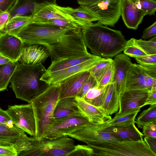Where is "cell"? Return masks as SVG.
Returning <instances> with one entry per match:
<instances>
[{
  "instance_id": "6da1fadb",
  "label": "cell",
  "mask_w": 156,
  "mask_h": 156,
  "mask_svg": "<svg viewBox=\"0 0 156 156\" xmlns=\"http://www.w3.org/2000/svg\"><path fill=\"white\" fill-rule=\"evenodd\" d=\"M68 136L86 143L93 150V156H129L137 144V141L121 138L103 131L90 122Z\"/></svg>"
},
{
  "instance_id": "7a4b0ae2",
  "label": "cell",
  "mask_w": 156,
  "mask_h": 156,
  "mask_svg": "<svg viewBox=\"0 0 156 156\" xmlns=\"http://www.w3.org/2000/svg\"><path fill=\"white\" fill-rule=\"evenodd\" d=\"M82 31L87 47L96 56L113 57L124 50L127 42L121 31L98 22L84 27Z\"/></svg>"
},
{
  "instance_id": "3957f363",
  "label": "cell",
  "mask_w": 156,
  "mask_h": 156,
  "mask_svg": "<svg viewBox=\"0 0 156 156\" xmlns=\"http://www.w3.org/2000/svg\"><path fill=\"white\" fill-rule=\"evenodd\" d=\"M47 69L42 63L28 65L18 63L11 77L10 87L16 97L29 103L50 85L41 80Z\"/></svg>"
},
{
  "instance_id": "277c9868",
  "label": "cell",
  "mask_w": 156,
  "mask_h": 156,
  "mask_svg": "<svg viewBox=\"0 0 156 156\" xmlns=\"http://www.w3.org/2000/svg\"><path fill=\"white\" fill-rule=\"evenodd\" d=\"M59 84L50 85L31 101L36 125L34 137L38 139L44 137L53 122L54 112L59 100Z\"/></svg>"
},
{
  "instance_id": "5b68a950",
  "label": "cell",
  "mask_w": 156,
  "mask_h": 156,
  "mask_svg": "<svg viewBox=\"0 0 156 156\" xmlns=\"http://www.w3.org/2000/svg\"><path fill=\"white\" fill-rule=\"evenodd\" d=\"M73 30L32 22L15 35L24 44H41L49 48L51 45L58 42L64 35Z\"/></svg>"
},
{
  "instance_id": "8992f818",
  "label": "cell",
  "mask_w": 156,
  "mask_h": 156,
  "mask_svg": "<svg viewBox=\"0 0 156 156\" xmlns=\"http://www.w3.org/2000/svg\"><path fill=\"white\" fill-rule=\"evenodd\" d=\"M51 62L84 57L89 55L82 29L72 30L64 35L57 43L49 47Z\"/></svg>"
},
{
  "instance_id": "52a82bcc",
  "label": "cell",
  "mask_w": 156,
  "mask_h": 156,
  "mask_svg": "<svg viewBox=\"0 0 156 156\" xmlns=\"http://www.w3.org/2000/svg\"><path fill=\"white\" fill-rule=\"evenodd\" d=\"M31 147L18 156H67L75 147L72 138L68 136L51 139L30 137Z\"/></svg>"
},
{
  "instance_id": "ba28073f",
  "label": "cell",
  "mask_w": 156,
  "mask_h": 156,
  "mask_svg": "<svg viewBox=\"0 0 156 156\" xmlns=\"http://www.w3.org/2000/svg\"><path fill=\"white\" fill-rule=\"evenodd\" d=\"M84 8L105 26L114 27L121 16L122 0H77Z\"/></svg>"
},
{
  "instance_id": "9c48e42d",
  "label": "cell",
  "mask_w": 156,
  "mask_h": 156,
  "mask_svg": "<svg viewBox=\"0 0 156 156\" xmlns=\"http://www.w3.org/2000/svg\"><path fill=\"white\" fill-rule=\"evenodd\" d=\"M6 111L14 125L30 136H35L36 122L31 103L25 105H9Z\"/></svg>"
},
{
  "instance_id": "30bf717a",
  "label": "cell",
  "mask_w": 156,
  "mask_h": 156,
  "mask_svg": "<svg viewBox=\"0 0 156 156\" xmlns=\"http://www.w3.org/2000/svg\"><path fill=\"white\" fill-rule=\"evenodd\" d=\"M83 115H72L54 119L44 136L53 139L68 136L79 130L89 123Z\"/></svg>"
},
{
  "instance_id": "8fae6325",
  "label": "cell",
  "mask_w": 156,
  "mask_h": 156,
  "mask_svg": "<svg viewBox=\"0 0 156 156\" xmlns=\"http://www.w3.org/2000/svg\"><path fill=\"white\" fill-rule=\"evenodd\" d=\"M104 58L97 56L94 58L64 69L51 72H46L40 80L50 85L59 84L76 74L88 70Z\"/></svg>"
},
{
  "instance_id": "7c38bea8",
  "label": "cell",
  "mask_w": 156,
  "mask_h": 156,
  "mask_svg": "<svg viewBox=\"0 0 156 156\" xmlns=\"http://www.w3.org/2000/svg\"><path fill=\"white\" fill-rule=\"evenodd\" d=\"M126 27L136 30L145 16L141 9L140 0H122L121 16Z\"/></svg>"
},
{
  "instance_id": "4fadbf2b",
  "label": "cell",
  "mask_w": 156,
  "mask_h": 156,
  "mask_svg": "<svg viewBox=\"0 0 156 156\" xmlns=\"http://www.w3.org/2000/svg\"><path fill=\"white\" fill-rule=\"evenodd\" d=\"M149 91L142 89L126 90L119 95V106L118 113L145 105Z\"/></svg>"
},
{
  "instance_id": "5bb4252c",
  "label": "cell",
  "mask_w": 156,
  "mask_h": 156,
  "mask_svg": "<svg viewBox=\"0 0 156 156\" xmlns=\"http://www.w3.org/2000/svg\"><path fill=\"white\" fill-rule=\"evenodd\" d=\"M50 55L49 48L44 45L24 44L17 62L25 65H37L43 63Z\"/></svg>"
},
{
  "instance_id": "9a60e30c",
  "label": "cell",
  "mask_w": 156,
  "mask_h": 156,
  "mask_svg": "<svg viewBox=\"0 0 156 156\" xmlns=\"http://www.w3.org/2000/svg\"><path fill=\"white\" fill-rule=\"evenodd\" d=\"M32 16V22L37 23H41L51 20L60 19L75 23L80 25L83 28L90 24L77 21L60 9L56 3L50 4L44 6Z\"/></svg>"
},
{
  "instance_id": "2e32d148",
  "label": "cell",
  "mask_w": 156,
  "mask_h": 156,
  "mask_svg": "<svg viewBox=\"0 0 156 156\" xmlns=\"http://www.w3.org/2000/svg\"><path fill=\"white\" fill-rule=\"evenodd\" d=\"M115 71L112 83L117 94L119 95L126 90V83L128 71L133 63L129 56L123 54H118L113 60Z\"/></svg>"
},
{
  "instance_id": "e0dca14e",
  "label": "cell",
  "mask_w": 156,
  "mask_h": 156,
  "mask_svg": "<svg viewBox=\"0 0 156 156\" xmlns=\"http://www.w3.org/2000/svg\"><path fill=\"white\" fill-rule=\"evenodd\" d=\"M24 45V43L16 35L1 33L0 54L12 62H17Z\"/></svg>"
},
{
  "instance_id": "ac0fdd59",
  "label": "cell",
  "mask_w": 156,
  "mask_h": 156,
  "mask_svg": "<svg viewBox=\"0 0 156 156\" xmlns=\"http://www.w3.org/2000/svg\"><path fill=\"white\" fill-rule=\"evenodd\" d=\"M90 75L88 71L81 72L59 84V100L76 97Z\"/></svg>"
},
{
  "instance_id": "d6986e66",
  "label": "cell",
  "mask_w": 156,
  "mask_h": 156,
  "mask_svg": "<svg viewBox=\"0 0 156 156\" xmlns=\"http://www.w3.org/2000/svg\"><path fill=\"white\" fill-rule=\"evenodd\" d=\"M106 122L96 124L101 130L119 138L133 141L143 140L144 135L136 128L135 123L126 125L108 126L107 125Z\"/></svg>"
},
{
  "instance_id": "ffe728a7",
  "label": "cell",
  "mask_w": 156,
  "mask_h": 156,
  "mask_svg": "<svg viewBox=\"0 0 156 156\" xmlns=\"http://www.w3.org/2000/svg\"><path fill=\"white\" fill-rule=\"evenodd\" d=\"M76 105L81 114L89 120L90 122L94 124L104 123L112 119L101 107L93 106L86 102L83 98L76 97Z\"/></svg>"
},
{
  "instance_id": "44dd1931",
  "label": "cell",
  "mask_w": 156,
  "mask_h": 156,
  "mask_svg": "<svg viewBox=\"0 0 156 156\" xmlns=\"http://www.w3.org/2000/svg\"><path fill=\"white\" fill-rule=\"evenodd\" d=\"M56 0H17L9 11L11 18L16 16H32L44 6L56 3Z\"/></svg>"
},
{
  "instance_id": "7402d4cb",
  "label": "cell",
  "mask_w": 156,
  "mask_h": 156,
  "mask_svg": "<svg viewBox=\"0 0 156 156\" xmlns=\"http://www.w3.org/2000/svg\"><path fill=\"white\" fill-rule=\"evenodd\" d=\"M146 74L139 64L132 63L127 72L125 90L133 89L147 90L145 85Z\"/></svg>"
},
{
  "instance_id": "603a6c76",
  "label": "cell",
  "mask_w": 156,
  "mask_h": 156,
  "mask_svg": "<svg viewBox=\"0 0 156 156\" xmlns=\"http://www.w3.org/2000/svg\"><path fill=\"white\" fill-rule=\"evenodd\" d=\"M72 115H83L76 105L75 97H68L59 100L55 107L54 119Z\"/></svg>"
},
{
  "instance_id": "cb8c5ba5",
  "label": "cell",
  "mask_w": 156,
  "mask_h": 156,
  "mask_svg": "<svg viewBox=\"0 0 156 156\" xmlns=\"http://www.w3.org/2000/svg\"><path fill=\"white\" fill-rule=\"evenodd\" d=\"M26 134L25 132L14 125L9 127L0 125V145H12Z\"/></svg>"
},
{
  "instance_id": "d4e9b609",
  "label": "cell",
  "mask_w": 156,
  "mask_h": 156,
  "mask_svg": "<svg viewBox=\"0 0 156 156\" xmlns=\"http://www.w3.org/2000/svg\"><path fill=\"white\" fill-rule=\"evenodd\" d=\"M108 85L101 86L98 85L91 88L83 98L86 102L93 106L101 107L105 100Z\"/></svg>"
},
{
  "instance_id": "484cf974",
  "label": "cell",
  "mask_w": 156,
  "mask_h": 156,
  "mask_svg": "<svg viewBox=\"0 0 156 156\" xmlns=\"http://www.w3.org/2000/svg\"><path fill=\"white\" fill-rule=\"evenodd\" d=\"M119 96L113 83L108 85L107 92L101 107L108 114L111 115L117 112L119 109Z\"/></svg>"
},
{
  "instance_id": "4316f807",
  "label": "cell",
  "mask_w": 156,
  "mask_h": 156,
  "mask_svg": "<svg viewBox=\"0 0 156 156\" xmlns=\"http://www.w3.org/2000/svg\"><path fill=\"white\" fill-rule=\"evenodd\" d=\"M140 108H137L118 113L106 122L108 126H119L130 124L135 123V118L140 111Z\"/></svg>"
},
{
  "instance_id": "83f0119b",
  "label": "cell",
  "mask_w": 156,
  "mask_h": 156,
  "mask_svg": "<svg viewBox=\"0 0 156 156\" xmlns=\"http://www.w3.org/2000/svg\"><path fill=\"white\" fill-rule=\"evenodd\" d=\"M97 56L90 54L82 57L52 61L46 72H51L64 69L94 58Z\"/></svg>"
},
{
  "instance_id": "f1b7e54d",
  "label": "cell",
  "mask_w": 156,
  "mask_h": 156,
  "mask_svg": "<svg viewBox=\"0 0 156 156\" xmlns=\"http://www.w3.org/2000/svg\"><path fill=\"white\" fill-rule=\"evenodd\" d=\"M58 8L79 22L90 24L92 23L93 22L98 21L96 17L80 6L77 8H73L69 7H64L58 5Z\"/></svg>"
},
{
  "instance_id": "f546056e",
  "label": "cell",
  "mask_w": 156,
  "mask_h": 156,
  "mask_svg": "<svg viewBox=\"0 0 156 156\" xmlns=\"http://www.w3.org/2000/svg\"><path fill=\"white\" fill-rule=\"evenodd\" d=\"M32 22V16H16L11 18L0 32L15 34L25 26Z\"/></svg>"
},
{
  "instance_id": "4dcf8cb0",
  "label": "cell",
  "mask_w": 156,
  "mask_h": 156,
  "mask_svg": "<svg viewBox=\"0 0 156 156\" xmlns=\"http://www.w3.org/2000/svg\"><path fill=\"white\" fill-rule=\"evenodd\" d=\"M17 62H11L0 65V91L7 89L16 67Z\"/></svg>"
},
{
  "instance_id": "1f68e13d",
  "label": "cell",
  "mask_w": 156,
  "mask_h": 156,
  "mask_svg": "<svg viewBox=\"0 0 156 156\" xmlns=\"http://www.w3.org/2000/svg\"><path fill=\"white\" fill-rule=\"evenodd\" d=\"M156 122V104L150 105L147 109L144 110L137 117L135 123L137 126L142 128L144 126Z\"/></svg>"
},
{
  "instance_id": "d6a6232c",
  "label": "cell",
  "mask_w": 156,
  "mask_h": 156,
  "mask_svg": "<svg viewBox=\"0 0 156 156\" xmlns=\"http://www.w3.org/2000/svg\"><path fill=\"white\" fill-rule=\"evenodd\" d=\"M135 39L132 38L127 41L123 51L124 54L134 58L147 55L136 43Z\"/></svg>"
},
{
  "instance_id": "836d02e7",
  "label": "cell",
  "mask_w": 156,
  "mask_h": 156,
  "mask_svg": "<svg viewBox=\"0 0 156 156\" xmlns=\"http://www.w3.org/2000/svg\"><path fill=\"white\" fill-rule=\"evenodd\" d=\"M113 62L110 58H104L94 66L88 70L98 81L107 67Z\"/></svg>"
},
{
  "instance_id": "e575fe53",
  "label": "cell",
  "mask_w": 156,
  "mask_h": 156,
  "mask_svg": "<svg viewBox=\"0 0 156 156\" xmlns=\"http://www.w3.org/2000/svg\"><path fill=\"white\" fill-rule=\"evenodd\" d=\"M137 44L147 55L156 54V36L147 41L135 39Z\"/></svg>"
},
{
  "instance_id": "d590c367",
  "label": "cell",
  "mask_w": 156,
  "mask_h": 156,
  "mask_svg": "<svg viewBox=\"0 0 156 156\" xmlns=\"http://www.w3.org/2000/svg\"><path fill=\"white\" fill-rule=\"evenodd\" d=\"M115 66L113 62L106 69L98 81V84L106 86L112 83L114 76Z\"/></svg>"
},
{
  "instance_id": "8d00e7d4",
  "label": "cell",
  "mask_w": 156,
  "mask_h": 156,
  "mask_svg": "<svg viewBox=\"0 0 156 156\" xmlns=\"http://www.w3.org/2000/svg\"><path fill=\"white\" fill-rule=\"evenodd\" d=\"M39 23L48 24L71 29H82L83 28L82 26L78 24L63 19H55L51 20L43 23Z\"/></svg>"
},
{
  "instance_id": "74e56055",
  "label": "cell",
  "mask_w": 156,
  "mask_h": 156,
  "mask_svg": "<svg viewBox=\"0 0 156 156\" xmlns=\"http://www.w3.org/2000/svg\"><path fill=\"white\" fill-rule=\"evenodd\" d=\"M93 150L88 145L78 144L75 146L67 156H93Z\"/></svg>"
},
{
  "instance_id": "f35d334b",
  "label": "cell",
  "mask_w": 156,
  "mask_h": 156,
  "mask_svg": "<svg viewBox=\"0 0 156 156\" xmlns=\"http://www.w3.org/2000/svg\"><path fill=\"white\" fill-rule=\"evenodd\" d=\"M141 9L145 15H154L156 11L155 0H140Z\"/></svg>"
},
{
  "instance_id": "ab89813d",
  "label": "cell",
  "mask_w": 156,
  "mask_h": 156,
  "mask_svg": "<svg viewBox=\"0 0 156 156\" xmlns=\"http://www.w3.org/2000/svg\"><path fill=\"white\" fill-rule=\"evenodd\" d=\"M98 85L96 80L90 74L89 78L83 85L76 97L83 98L90 89Z\"/></svg>"
},
{
  "instance_id": "60d3db41",
  "label": "cell",
  "mask_w": 156,
  "mask_h": 156,
  "mask_svg": "<svg viewBox=\"0 0 156 156\" xmlns=\"http://www.w3.org/2000/svg\"><path fill=\"white\" fill-rule=\"evenodd\" d=\"M142 128V133L144 136L156 138V122L149 123Z\"/></svg>"
},
{
  "instance_id": "b9f144b4",
  "label": "cell",
  "mask_w": 156,
  "mask_h": 156,
  "mask_svg": "<svg viewBox=\"0 0 156 156\" xmlns=\"http://www.w3.org/2000/svg\"><path fill=\"white\" fill-rule=\"evenodd\" d=\"M17 153L13 145H0V156H16Z\"/></svg>"
},
{
  "instance_id": "7bdbcfd3",
  "label": "cell",
  "mask_w": 156,
  "mask_h": 156,
  "mask_svg": "<svg viewBox=\"0 0 156 156\" xmlns=\"http://www.w3.org/2000/svg\"><path fill=\"white\" fill-rule=\"evenodd\" d=\"M135 58L139 64H156V54L146 55Z\"/></svg>"
},
{
  "instance_id": "ee69618b",
  "label": "cell",
  "mask_w": 156,
  "mask_h": 156,
  "mask_svg": "<svg viewBox=\"0 0 156 156\" xmlns=\"http://www.w3.org/2000/svg\"><path fill=\"white\" fill-rule=\"evenodd\" d=\"M0 125H5L9 127L13 126V122L6 110L0 108Z\"/></svg>"
},
{
  "instance_id": "f6af8a7d",
  "label": "cell",
  "mask_w": 156,
  "mask_h": 156,
  "mask_svg": "<svg viewBox=\"0 0 156 156\" xmlns=\"http://www.w3.org/2000/svg\"><path fill=\"white\" fill-rule=\"evenodd\" d=\"M146 73L156 79V64H139Z\"/></svg>"
},
{
  "instance_id": "bcb514c9",
  "label": "cell",
  "mask_w": 156,
  "mask_h": 156,
  "mask_svg": "<svg viewBox=\"0 0 156 156\" xmlns=\"http://www.w3.org/2000/svg\"><path fill=\"white\" fill-rule=\"evenodd\" d=\"M156 35V22L155 21L151 25L146 28L143 32L141 38L147 39Z\"/></svg>"
},
{
  "instance_id": "7dc6e473",
  "label": "cell",
  "mask_w": 156,
  "mask_h": 156,
  "mask_svg": "<svg viewBox=\"0 0 156 156\" xmlns=\"http://www.w3.org/2000/svg\"><path fill=\"white\" fill-rule=\"evenodd\" d=\"M11 19L9 11L0 10V31L2 29Z\"/></svg>"
},
{
  "instance_id": "c3c4849f",
  "label": "cell",
  "mask_w": 156,
  "mask_h": 156,
  "mask_svg": "<svg viewBox=\"0 0 156 156\" xmlns=\"http://www.w3.org/2000/svg\"><path fill=\"white\" fill-rule=\"evenodd\" d=\"M17 0H0V10L9 11Z\"/></svg>"
},
{
  "instance_id": "681fc988",
  "label": "cell",
  "mask_w": 156,
  "mask_h": 156,
  "mask_svg": "<svg viewBox=\"0 0 156 156\" xmlns=\"http://www.w3.org/2000/svg\"><path fill=\"white\" fill-rule=\"evenodd\" d=\"M145 85L146 89L150 91L153 88L156 87V79L146 74L145 77Z\"/></svg>"
},
{
  "instance_id": "f907efd6",
  "label": "cell",
  "mask_w": 156,
  "mask_h": 156,
  "mask_svg": "<svg viewBox=\"0 0 156 156\" xmlns=\"http://www.w3.org/2000/svg\"><path fill=\"white\" fill-rule=\"evenodd\" d=\"M156 104V87L153 88L149 91V95L145 105Z\"/></svg>"
},
{
  "instance_id": "816d5d0a",
  "label": "cell",
  "mask_w": 156,
  "mask_h": 156,
  "mask_svg": "<svg viewBox=\"0 0 156 156\" xmlns=\"http://www.w3.org/2000/svg\"><path fill=\"white\" fill-rule=\"evenodd\" d=\"M143 140L151 150L156 154V138L144 136Z\"/></svg>"
},
{
  "instance_id": "f5cc1de1",
  "label": "cell",
  "mask_w": 156,
  "mask_h": 156,
  "mask_svg": "<svg viewBox=\"0 0 156 156\" xmlns=\"http://www.w3.org/2000/svg\"><path fill=\"white\" fill-rule=\"evenodd\" d=\"M12 62L10 59L0 54V65Z\"/></svg>"
},
{
  "instance_id": "db71d44e",
  "label": "cell",
  "mask_w": 156,
  "mask_h": 156,
  "mask_svg": "<svg viewBox=\"0 0 156 156\" xmlns=\"http://www.w3.org/2000/svg\"><path fill=\"white\" fill-rule=\"evenodd\" d=\"M0 34H1V32H0Z\"/></svg>"
}]
</instances>
